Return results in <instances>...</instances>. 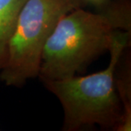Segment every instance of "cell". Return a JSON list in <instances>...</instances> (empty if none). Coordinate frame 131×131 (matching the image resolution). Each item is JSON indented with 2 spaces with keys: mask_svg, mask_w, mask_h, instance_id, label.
Wrapping results in <instances>:
<instances>
[{
  "mask_svg": "<svg viewBox=\"0 0 131 131\" xmlns=\"http://www.w3.org/2000/svg\"><path fill=\"white\" fill-rule=\"evenodd\" d=\"M103 5L98 13L79 7L61 18L42 52L38 76L42 82L84 73L108 51L116 31H130V0Z\"/></svg>",
  "mask_w": 131,
  "mask_h": 131,
  "instance_id": "1",
  "label": "cell"
},
{
  "mask_svg": "<svg viewBox=\"0 0 131 131\" xmlns=\"http://www.w3.org/2000/svg\"><path fill=\"white\" fill-rule=\"evenodd\" d=\"M130 31L117 30L109 47L110 61L101 71L88 76L42 82L56 96L63 110L65 131H77L99 126L119 130L123 107L114 82V71L123 52L130 46Z\"/></svg>",
  "mask_w": 131,
  "mask_h": 131,
  "instance_id": "2",
  "label": "cell"
},
{
  "mask_svg": "<svg viewBox=\"0 0 131 131\" xmlns=\"http://www.w3.org/2000/svg\"><path fill=\"white\" fill-rule=\"evenodd\" d=\"M83 0H28L9 39L7 58L0 71L7 86L20 88L37 77L45 45L61 18L82 7Z\"/></svg>",
  "mask_w": 131,
  "mask_h": 131,
  "instance_id": "3",
  "label": "cell"
},
{
  "mask_svg": "<svg viewBox=\"0 0 131 131\" xmlns=\"http://www.w3.org/2000/svg\"><path fill=\"white\" fill-rule=\"evenodd\" d=\"M28 0H0V71L7 58L8 45L19 14Z\"/></svg>",
  "mask_w": 131,
  "mask_h": 131,
  "instance_id": "4",
  "label": "cell"
},
{
  "mask_svg": "<svg viewBox=\"0 0 131 131\" xmlns=\"http://www.w3.org/2000/svg\"><path fill=\"white\" fill-rule=\"evenodd\" d=\"M125 52L118 61L114 71L115 86L123 107V119L118 131H130L131 128L130 59L128 54L125 55Z\"/></svg>",
  "mask_w": 131,
  "mask_h": 131,
  "instance_id": "5",
  "label": "cell"
},
{
  "mask_svg": "<svg viewBox=\"0 0 131 131\" xmlns=\"http://www.w3.org/2000/svg\"><path fill=\"white\" fill-rule=\"evenodd\" d=\"M84 2H88L90 3H92L94 5H103V4L106 3V0H83Z\"/></svg>",
  "mask_w": 131,
  "mask_h": 131,
  "instance_id": "6",
  "label": "cell"
}]
</instances>
